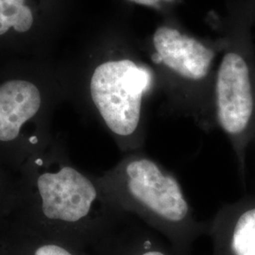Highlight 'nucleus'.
Segmentation results:
<instances>
[{"label":"nucleus","mask_w":255,"mask_h":255,"mask_svg":"<svg viewBox=\"0 0 255 255\" xmlns=\"http://www.w3.org/2000/svg\"><path fill=\"white\" fill-rule=\"evenodd\" d=\"M146 51L158 90L168 112L193 119L202 130L215 129L213 88L222 43L192 35L164 18L149 36Z\"/></svg>","instance_id":"obj_1"},{"label":"nucleus","mask_w":255,"mask_h":255,"mask_svg":"<svg viewBox=\"0 0 255 255\" xmlns=\"http://www.w3.org/2000/svg\"><path fill=\"white\" fill-rule=\"evenodd\" d=\"M253 25L231 1L221 21L222 48L213 88L215 128L226 136L234 151L237 174L247 188V160L255 137V49Z\"/></svg>","instance_id":"obj_2"},{"label":"nucleus","mask_w":255,"mask_h":255,"mask_svg":"<svg viewBox=\"0 0 255 255\" xmlns=\"http://www.w3.org/2000/svg\"><path fill=\"white\" fill-rule=\"evenodd\" d=\"M121 208L175 239L204 229L178 178L144 150L128 152L111 176Z\"/></svg>","instance_id":"obj_3"},{"label":"nucleus","mask_w":255,"mask_h":255,"mask_svg":"<svg viewBox=\"0 0 255 255\" xmlns=\"http://www.w3.org/2000/svg\"><path fill=\"white\" fill-rule=\"evenodd\" d=\"M90 97L101 119L128 152L144 150L146 101L158 90L150 64L138 56L105 61L93 71Z\"/></svg>","instance_id":"obj_4"},{"label":"nucleus","mask_w":255,"mask_h":255,"mask_svg":"<svg viewBox=\"0 0 255 255\" xmlns=\"http://www.w3.org/2000/svg\"><path fill=\"white\" fill-rule=\"evenodd\" d=\"M37 185L47 219L79 222L91 214L99 198L95 183L71 166H64L57 173L41 175Z\"/></svg>","instance_id":"obj_5"},{"label":"nucleus","mask_w":255,"mask_h":255,"mask_svg":"<svg viewBox=\"0 0 255 255\" xmlns=\"http://www.w3.org/2000/svg\"><path fill=\"white\" fill-rule=\"evenodd\" d=\"M211 228L224 255H255V192L223 204Z\"/></svg>","instance_id":"obj_6"},{"label":"nucleus","mask_w":255,"mask_h":255,"mask_svg":"<svg viewBox=\"0 0 255 255\" xmlns=\"http://www.w3.org/2000/svg\"><path fill=\"white\" fill-rule=\"evenodd\" d=\"M41 106L36 86L26 81H9L0 85V141L18 136L21 127L33 118Z\"/></svg>","instance_id":"obj_7"},{"label":"nucleus","mask_w":255,"mask_h":255,"mask_svg":"<svg viewBox=\"0 0 255 255\" xmlns=\"http://www.w3.org/2000/svg\"><path fill=\"white\" fill-rule=\"evenodd\" d=\"M33 23L31 9L25 0H0V35L13 27L18 32L29 30Z\"/></svg>","instance_id":"obj_8"},{"label":"nucleus","mask_w":255,"mask_h":255,"mask_svg":"<svg viewBox=\"0 0 255 255\" xmlns=\"http://www.w3.org/2000/svg\"><path fill=\"white\" fill-rule=\"evenodd\" d=\"M126 1L135 6L149 8V9L166 13V11H168L170 8H172L179 0H126Z\"/></svg>","instance_id":"obj_9"},{"label":"nucleus","mask_w":255,"mask_h":255,"mask_svg":"<svg viewBox=\"0 0 255 255\" xmlns=\"http://www.w3.org/2000/svg\"><path fill=\"white\" fill-rule=\"evenodd\" d=\"M236 3L250 20L253 27H255V0H232Z\"/></svg>","instance_id":"obj_10"},{"label":"nucleus","mask_w":255,"mask_h":255,"mask_svg":"<svg viewBox=\"0 0 255 255\" xmlns=\"http://www.w3.org/2000/svg\"><path fill=\"white\" fill-rule=\"evenodd\" d=\"M35 255H72L69 252L64 250L62 247L56 245H46L40 247L36 252Z\"/></svg>","instance_id":"obj_11"},{"label":"nucleus","mask_w":255,"mask_h":255,"mask_svg":"<svg viewBox=\"0 0 255 255\" xmlns=\"http://www.w3.org/2000/svg\"><path fill=\"white\" fill-rule=\"evenodd\" d=\"M144 244H145V247H144L143 251L138 253L136 255H167L163 251L152 248L151 242L149 240L145 241Z\"/></svg>","instance_id":"obj_12"},{"label":"nucleus","mask_w":255,"mask_h":255,"mask_svg":"<svg viewBox=\"0 0 255 255\" xmlns=\"http://www.w3.org/2000/svg\"><path fill=\"white\" fill-rule=\"evenodd\" d=\"M250 149H252V150H253V152H254V164H255V139H254V142H253V144H252V146H251V147H250Z\"/></svg>","instance_id":"obj_13"},{"label":"nucleus","mask_w":255,"mask_h":255,"mask_svg":"<svg viewBox=\"0 0 255 255\" xmlns=\"http://www.w3.org/2000/svg\"><path fill=\"white\" fill-rule=\"evenodd\" d=\"M29 142H30L31 144H36L37 142H38V140H37V137H30V139H29Z\"/></svg>","instance_id":"obj_14"},{"label":"nucleus","mask_w":255,"mask_h":255,"mask_svg":"<svg viewBox=\"0 0 255 255\" xmlns=\"http://www.w3.org/2000/svg\"><path fill=\"white\" fill-rule=\"evenodd\" d=\"M36 164H43V162H42V160H41V159H38L36 161Z\"/></svg>","instance_id":"obj_15"}]
</instances>
